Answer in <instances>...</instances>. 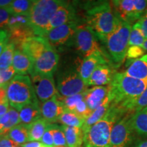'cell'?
I'll return each mask as SVG.
<instances>
[{
	"mask_svg": "<svg viewBox=\"0 0 147 147\" xmlns=\"http://www.w3.org/2000/svg\"><path fill=\"white\" fill-rule=\"evenodd\" d=\"M9 102L8 101H4V102H0V116L2 117L6 114L9 110Z\"/></svg>",
	"mask_w": 147,
	"mask_h": 147,
	"instance_id": "bcb514c9",
	"label": "cell"
},
{
	"mask_svg": "<svg viewBox=\"0 0 147 147\" xmlns=\"http://www.w3.org/2000/svg\"><path fill=\"white\" fill-rule=\"evenodd\" d=\"M142 29L145 38L147 39V10L139 21H137Z\"/></svg>",
	"mask_w": 147,
	"mask_h": 147,
	"instance_id": "ee69618b",
	"label": "cell"
},
{
	"mask_svg": "<svg viewBox=\"0 0 147 147\" xmlns=\"http://www.w3.org/2000/svg\"><path fill=\"white\" fill-rule=\"evenodd\" d=\"M84 121L85 119H82L75 113L65 109L63 114L59 119L58 122H59L63 125L82 128Z\"/></svg>",
	"mask_w": 147,
	"mask_h": 147,
	"instance_id": "f546056e",
	"label": "cell"
},
{
	"mask_svg": "<svg viewBox=\"0 0 147 147\" xmlns=\"http://www.w3.org/2000/svg\"><path fill=\"white\" fill-rule=\"evenodd\" d=\"M12 14L7 9L0 8V29L8 27Z\"/></svg>",
	"mask_w": 147,
	"mask_h": 147,
	"instance_id": "b9f144b4",
	"label": "cell"
},
{
	"mask_svg": "<svg viewBox=\"0 0 147 147\" xmlns=\"http://www.w3.org/2000/svg\"><path fill=\"white\" fill-rule=\"evenodd\" d=\"M49 124L43 118H40L28 125L29 142L41 140Z\"/></svg>",
	"mask_w": 147,
	"mask_h": 147,
	"instance_id": "83f0119b",
	"label": "cell"
},
{
	"mask_svg": "<svg viewBox=\"0 0 147 147\" xmlns=\"http://www.w3.org/2000/svg\"><path fill=\"white\" fill-rule=\"evenodd\" d=\"M9 42L8 31L5 29H0V55L4 50L5 47Z\"/></svg>",
	"mask_w": 147,
	"mask_h": 147,
	"instance_id": "7bdbcfd3",
	"label": "cell"
},
{
	"mask_svg": "<svg viewBox=\"0 0 147 147\" xmlns=\"http://www.w3.org/2000/svg\"><path fill=\"white\" fill-rule=\"evenodd\" d=\"M147 107V86L142 95L138 100L135 107H134V113L140 111Z\"/></svg>",
	"mask_w": 147,
	"mask_h": 147,
	"instance_id": "60d3db41",
	"label": "cell"
},
{
	"mask_svg": "<svg viewBox=\"0 0 147 147\" xmlns=\"http://www.w3.org/2000/svg\"><path fill=\"white\" fill-rule=\"evenodd\" d=\"M146 86V81L132 78L125 72H116L108 85L111 104L126 113H134L136 104Z\"/></svg>",
	"mask_w": 147,
	"mask_h": 147,
	"instance_id": "6da1fadb",
	"label": "cell"
},
{
	"mask_svg": "<svg viewBox=\"0 0 147 147\" xmlns=\"http://www.w3.org/2000/svg\"><path fill=\"white\" fill-rule=\"evenodd\" d=\"M78 22L76 10L71 3L63 1L51 18L47 29V33L51 29L69 23Z\"/></svg>",
	"mask_w": 147,
	"mask_h": 147,
	"instance_id": "4fadbf2b",
	"label": "cell"
},
{
	"mask_svg": "<svg viewBox=\"0 0 147 147\" xmlns=\"http://www.w3.org/2000/svg\"><path fill=\"white\" fill-rule=\"evenodd\" d=\"M41 142L47 147H55L53 142L52 129H51V124L49 123L47 129L44 134L43 136L41 139Z\"/></svg>",
	"mask_w": 147,
	"mask_h": 147,
	"instance_id": "ab89813d",
	"label": "cell"
},
{
	"mask_svg": "<svg viewBox=\"0 0 147 147\" xmlns=\"http://www.w3.org/2000/svg\"><path fill=\"white\" fill-rule=\"evenodd\" d=\"M40 108L42 118L50 124L58 122L59 119L65 110L63 104L58 99V94L42 103Z\"/></svg>",
	"mask_w": 147,
	"mask_h": 147,
	"instance_id": "2e32d148",
	"label": "cell"
},
{
	"mask_svg": "<svg viewBox=\"0 0 147 147\" xmlns=\"http://www.w3.org/2000/svg\"><path fill=\"white\" fill-rule=\"evenodd\" d=\"M15 51L16 47L14 44L8 42L0 55V69H5L12 66Z\"/></svg>",
	"mask_w": 147,
	"mask_h": 147,
	"instance_id": "1f68e13d",
	"label": "cell"
},
{
	"mask_svg": "<svg viewBox=\"0 0 147 147\" xmlns=\"http://www.w3.org/2000/svg\"><path fill=\"white\" fill-rule=\"evenodd\" d=\"M145 51L142 47H137V46H132L128 48L127 52L126 58L130 62L138 59L142 57L145 55Z\"/></svg>",
	"mask_w": 147,
	"mask_h": 147,
	"instance_id": "74e56055",
	"label": "cell"
},
{
	"mask_svg": "<svg viewBox=\"0 0 147 147\" xmlns=\"http://www.w3.org/2000/svg\"><path fill=\"white\" fill-rule=\"evenodd\" d=\"M108 86L93 87L84 92V100L88 107L92 112L102 104L108 95Z\"/></svg>",
	"mask_w": 147,
	"mask_h": 147,
	"instance_id": "d6986e66",
	"label": "cell"
},
{
	"mask_svg": "<svg viewBox=\"0 0 147 147\" xmlns=\"http://www.w3.org/2000/svg\"><path fill=\"white\" fill-rule=\"evenodd\" d=\"M131 125L136 136L147 138V110L143 109L133 114Z\"/></svg>",
	"mask_w": 147,
	"mask_h": 147,
	"instance_id": "d4e9b609",
	"label": "cell"
},
{
	"mask_svg": "<svg viewBox=\"0 0 147 147\" xmlns=\"http://www.w3.org/2000/svg\"><path fill=\"white\" fill-rule=\"evenodd\" d=\"M21 123L29 125L42 117L41 108L38 102L32 103L23 106L18 110Z\"/></svg>",
	"mask_w": 147,
	"mask_h": 147,
	"instance_id": "603a6c76",
	"label": "cell"
},
{
	"mask_svg": "<svg viewBox=\"0 0 147 147\" xmlns=\"http://www.w3.org/2000/svg\"><path fill=\"white\" fill-rule=\"evenodd\" d=\"M29 26L28 16L25 15H19V14H12L9 21L8 28H14V27Z\"/></svg>",
	"mask_w": 147,
	"mask_h": 147,
	"instance_id": "8d00e7d4",
	"label": "cell"
},
{
	"mask_svg": "<svg viewBox=\"0 0 147 147\" xmlns=\"http://www.w3.org/2000/svg\"><path fill=\"white\" fill-rule=\"evenodd\" d=\"M22 147H47L45 144H43L41 142L39 141H32V142H28L25 144H23Z\"/></svg>",
	"mask_w": 147,
	"mask_h": 147,
	"instance_id": "7dc6e473",
	"label": "cell"
},
{
	"mask_svg": "<svg viewBox=\"0 0 147 147\" xmlns=\"http://www.w3.org/2000/svg\"><path fill=\"white\" fill-rule=\"evenodd\" d=\"M10 147H22V146H19V145L15 144V145H14V146H10Z\"/></svg>",
	"mask_w": 147,
	"mask_h": 147,
	"instance_id": "db71d44e",
	"label": "cell"
},
{
	"mask_svg": "<svg viewBox=\"0 0 147 147\" xmlns=\"http://www.w3.org/2000/svg\"><path fill=\"white\" fill-rule=\"evenodd\" d=\"M34 61L28 55L21 50L16 49L12 65L18 75L27 76L34 69Z\"/></svg>",
	"mask_w": 147,
	"mask_h": 147,
	"instance_id": "ffe728a7",
	"label": "cell"
},
{
	"mask_svg": "<svg viewBox=\"0 0 147 147\" xmlns=\"http://www.w3.org/2000/svg\"><path fill=\"white\" fill-rule=\"evenodd\" d=\"M146 40L139 23L136 22L131 27L129 36V47H132V46L142 47Z\"/></svg>",
	"mask_w": 147,
	"mask_h": 147,
	"instance_id": "d6a6232c",
	"label": "cell"
},
{
	"mask_svg": "<svg viewBox=\"0 0 147 147\" xmlns=\"http://www.w3.org/2000/svg\"><path fill=\"white\" fill-rule=\"evenodd\" d=\"M74 113L80 116L82 119H87L91 115L92 111L88 107L85 100H82L77 104L76 108L74 110Z\"/></svg>",
	"mask_w": 147,
	"mask_h": 147,
	"instance_id": "f35d334b",
	"label": "cell"
},
{
	"mask_svg": "<svg viewBox=\"0 0 147 147\" xmlns=\"http://www.w3.org/2000/svg\"><path fill=\"white\" fill-rule=\"evenodd\" d=\"M30 75L33 87L40 102H45L58 94L53 74H46L32 70Z\"/></svg>",
	"mask_w": 147,
	"mask_h": 147,
	"instance_id": "30bf717a",
	"label": "cell"
},
{
	"mask_svg": "<svg viewBox=\"0 0 147 147\" xmlns=\"http://www.w3.org/2000/svg\"><path fill=\"white\" fill-rule=\"evenodd\" d=\"M33 3H34V1L15 0V1H12V4L8 10L10 11L12 14L28 16Z\"/></svg>",
	"mask_w": 147,
	"mask_h": 147,
	"instance_id": "4dcf8cb0",
	"label": "cell"
},
{
	"mask_svg": "<svg viewBox=\"0 0 147 147\" xmlns=\"http://www.w3.org/2000/svg\"><path fill=\"white\" fill-rule=\"evenodd\" d=\"M86 25L103 42L115 29L117 16L111 3L107 1H91L84 3Z\"/></svg>",
	"mask_w": 147,
	"mask_h": 147,
	"instance_id": "7a4b0ae2",
	"label": "cell"
},
{
	"mask_svg": "<svg viewBox=\"0 0 147 147\" xmlns=\"http://www.w3.org/2000/svg\"><path fill=\"white\" fill-rule=\"evenodd\" d=\"M144 110H147V107H146V108H144Z\"/></svg>",
	"mask_w": 147,
	"mask_h": 147,
	"instance_id": "6f0895ef",
	"label": "cell"
},
{
	"mask_svg": "<svg viewBox=\"0 0 147 147\" xmlns=\"http://www.w3.org/2000/svg\"><path fill=\"white\" fill-rule=\"evenodd\" d=\"M3 136H4V135H1V134H0V140H1V138Z\"/></svg>",
	"mask_w": 147,
	"mask_h": 147,
	"instance_id": "11a10c76",
	"label": "cell"
},
{
	"mask_svg": "<svg viewBox=\"0 0 147 147\" xmlns=\"http://www.w3.org/2000/svg\"><path fill=\"white\" fill-rule=\"evenodd\" d=\"M59 57L52 46L34 61L33 70L46 74H53L57 68Z\"/></svg>",
	"mask_w": 147,
	"mask_h": 147,
	"instance_id": "5bb4252c",
	"label": "cell"
},
{
	"mask_svg": "<svg viewBox=\"0 0 147 147\" xmlns=\"http://www.w3.org/2000/svg\"><path fill=\"white\" fill-rule=\"evenodd\" d=\"M55 147H67V146H55Z\"/></svg>",
	"mask_w": 147,
	"mask_h": 147,
	"instance_id": "9f6ffc18",
	"label": "cell"
},
{
	"mask_svg": "<svg viewBox=\"0 0 147 147\" xmlns=\"http://www.w3.org/2000/svg\"><path fill=\"white\" fill-rule=\"evenodd\" d=\"M65 134L67 147H81L84 140L82 128L61 125Z\"/></svg>",
	"mask_w": 147,
	"mask_h": 147,
	"instance_id": "4316f807",
	"label": "cell"
},
{
	"mask_svg": "<svg viewBox=\"0 0 147 147\" xmlns=\"http://www.w3.org/2000/svg\"><path fill=\"white\" fill-rule=\"evenodd\" d=\"M58 99L63 104L65 109L74 112L77 104L81 100H84V92L69 97H63L58 94Z\"/></svg>",
	"mask_w": 147,
	"mask_h": 147,
	"instance_id": "836d02e7",
	"label": "cell"
},
{
	"mask_svg": "<svg viewBox=\"0 0 147 147\" xmlns=\"http://www.w3.org/2000/svg\"><path fill=\"white\" fill-rule=\"evenodd\" d=\"M133 114H126L115 124L110 135L109 147H131L134 144L137 136L131 125Z\"/></svg>",
	"mask_w": 147,
	"mask_h": 147,
	"instance_id": "ba28073f",
	"label": "cell"
},
{
	"mask_svg": "<svg viewBox=\"0 0 147 147\" xmlns=\"http://www.w3.org/2000/svg\"><path fill=\"white\" fill-rule=\"evenodd\" d=\"M74 40L77 51L83 55L84 58L100 53L105 55L110 61L109 56L101 48L96 34L87 25H79L77 27Z\"/></svg>",
	"mask_w": 147,
	"mask_h": 147,
	"instance_id": "52a82bcc",
	"label": "cell"
},
{
	"mask_svg": "<svg viewBox=\"0 0 147 147\" xmlns=\"http://www.w3.org/2000/svg\"><path fill=\"white\" fill-rule=\"evenodd\" d=\"M1 117H1V116H0V134H1Z\"/></svg>",
	"mask_w": 147,
	"mask_h": 147,
	"instance_id": "f5cc1de1",
	"label": "cell"
},
{
	"mask_svg": "<svg viewBox=\"0 0 147 147\" xmlns=\"http://www.w3.org/2000/svg\"><path fill=\"white\" fill-rule=\"evenodd\" d=\"M6 95L11 107L17 110L28 104L38 102L32 80L27 75L14 76L7 86Z\"/></svg>",
	"mask_w": 147,
	"mask_h": 147,
	"instance_id": "8992f818",
	"label": "cell"
},
{
	"mask_svg": "<svg viewBox=\"0 0 147 147\" xmlns=\"http://www.w3.org/2000/svg\"><path fill=\"white\" fill-rule=\"evenodd\" d=\"M51 47L47 38L41 36H32L22 44L21 49L34 61Z\"/></svg>",
	"mask_w": 147,
	"mask_h": 147,
	"instance_id": "9a60e30c",
	"label": "cell"
},
{
	"mask_svg": "<svg viewBox=\"0 0 147 147\" xmlns=\"http://www.w3.org/2000/svg\"><path fill=\"white\" fill-rule=\"evenodd\" d=\"M9 42L14 44L16 49H21L22 44L27 38L34 36V33L29 26L14 27L8 29Z\"/></svg>",
	"mask_w": 147,
	"mask_h": 147,
	"instance_id": "cb8c5ba5",
	"label": "cell"
},
{
	"mask_svg": "<svg viewBox=\"0 0 147 147\" xmlns=\"http://www.w3.org/2000/svg\"><path fill=\"white\" fill-rule=\"evenodd\" d=\"M6 87H0V102L8 101L6 95Z\"/></svg>",
	"mask_w": 147,
	"mask_h": 147,
	"instance_id": "c3c4849f",
	"label": "cell"
},
{
	"mask_svg": "<svg viewBox=\"0 0 147 147\" xmlns=\"http://www.w3.org/2000/svg\"><path fill=\"white\" fill-rule=\"evenodd\" d=\"M142 47L143 48V49L147 52V39L146 40V41L144 42V43L143 44V45L142 46Z\"/></svg>",
	"mask_w": 147,
	"mask_h": 147,
	"instance_id": "816d5d0a",
	"label": "cell"
},
{
	"mask_svg": "<svg viewBox=\"0 0 147 147\" xmlns=\"http://www.w3.org/2000/svg\"><path fill=\"white\" fill-rule=\"evenodd\" d=\"M88 87L77 69H67L57 76V90L63 97H69L84 93L88 89Z\"/></svg>",
	"mask_w": 147,
	"mask_h": 147,
	"instance_id": "9c48e42d",
	"label": "cell"
},
{
	"mask_svg": "<svg viewBox=\"0 0 147 147\" xmlns=\"http://www.w3.org/2000/svg\"><path fill=\"white\" fill-rule=\"evenodd\" d=\"M16 144L9 138L8 135H4L0 140V147H10Z\"/></svg>",
	"mask_w": 147,
	"mask_h": 147,
	"instance_id": "f6af8a7d",
	"label": "cell"
},
{
	"mask_svg": "<svg viewBox=\"0 0 147 147\" xmlns=\"http://www.w3.org/2000/svg\"><path fill=\"white\" fill-rule=\"evenodd\" d=\"M21 124L19 112L15 108L10 106L6 114L2 116L1 119V135H7L8 132L14 127Z\"/></svg>",
	"mask_w": 147,
	"mask_h": 147,
	"instance_id": "484cf974",
	"label": "cell"
},
{
	"mask_svg": "<svg viewBox=\"0 0 147 147\" xmlns=\"http://www.w3.org/2000/svg\"><path fill=\"white\" fill-rule=\"evenodd\" d=\"M78 25V22H74L57 27L49 31L45 38L53 48L63 46L74 38Z\"/></svg>",
	"mask_w": 147,
	"mask_h": 147,
	"instance_id": "8fae6325",
	"label": "cell"
},
{
	"mask_svg": "<svg viewBox=\"0 0 147 147\" xmlns=\"http://www.w3.org/2000/svg\"><path fill=\"white\" fill-rule=\"evenodd\" d=\"M115 74V68L110 64L99 65L90 77L87 85L93 87L109 85Z\"/></svg>",
	"mask_w": 147,
	"mask_h": 147,
	"instance_id": "ac0fdd59",
	"label": "cell"
},
{
	"mask_svg": "<svg viewBox=\"0 0 147 147\" xmlns=\"http://www.w3.org/2000/svg\"><path fill=\"white\" fill-rule=\"evenodd\" d=\"M126 114L124 110L111 104L105 116L84 135L83 147H109L113 127Z\"/></svg>",
	"mask_w": 147,
	"mask_h": 147,
	"instance_id": "3957f363",
	"label": "cell"
},
{
	"mask_svg": "<svg viewBox=\"0 0 147 147\" xmlns=\"http://www.w3.org/2000/svg\"><path fill=\"white\" fill-rule=\"evenodd\" d=\"M12 1H10V0H0V8L8 10L12 4Z\"/></svg>",
	"mask_w": 147,
	"mask_h": 147,
	"instance_id": "681fc988",
	"label": "cell"
},
{
	"mask_svg": "<svg viewBox=\"0 0 147 147\" xmlns=\"http://www.w3.org/2000/svg\"><path fill=\"white\" fill-rule=\"evenodd\" d=\"M112 104L111 97L108 95V96L105 99V100L98 108H96L94 111L92 112L91 115L87 119H85L83 126H82V129L83 131L84 135L89 131V129L93 125L100 121L103 117L105 116L107 111L109 109Z\"/></svg>",
	"mask_w": 147,
	"mask_h": 147,
	"instance_id": "44dd1931",
	"label": "cell"
},
{
	"mask_svg": "<svg viewBox=\"0 0 147 147\" xmlns=\"http://www.w3.org/2000/svg\"><path fill=\"white\" fill-rule=\"evenodd\" d=\"M124 72L132 78L147 82V53L142 57L130 62Z\"/></svg>",
	"mask_w": 147,
	"mask_h": 147,
	"instance_id": "7402d4cb",
	"label": "cell"
},
{
	"mask_svg": "<svg viewBox=\"0 0 147 147\" xmlns=\"http://www.w3.org/2000/svg\"><path fill=\"white\" fill-rule=\"evenodd\" d=\"M131 27V24L118 16L114 30L102 42L106 46L110 60L117 67L123 63L126 58Z\"/></svg>",
	"mask_w": 147,
	"mask_h": 147,
	"instance_id": "277c9868",
	"label": "cell"
},
{
	"mask_svg": "<svg viewBox=\"0 0 147 147\" xmlns=\"http://www.w3.org/2000/svg\"><path fill=\"white\" fill-rule=\"evenodd\" d=\"M15 73L16 71L12 65L5 69H0V87H7L14 77Z\"/></svg>",
	"mask_w": 147,
	"mask_h": 147,
	"instance_id": "d590c367",
	"label": "cell"
},
{
	"mask_svg": "<svg viewBox=\"0 0 147 147\" xmlns=\"http://www.w3.org/2000/svg\"><path fill=\"white\" fill-rule=\"evenodd\" d=\"M115 14L123 21L134 24L138 21L136 14L134 0H115L111 1Z\"/></svg>",
	"mask_w": 147,
	"mask_h": 147,
	"instance_id": "e0dca14e",
	"label": "cell"
},
{
	"mask_svg": "<svg viewBox=\"0 0 147 147\" xmlns=\"http://www.w3.org/2000/svg\"><path fill=\"white\" fill-rule=\"evenodd\" d=\"M110 61L109 59L106 57L105 55L96 53V54L91 55L87 57H84L83 59L80 61L77 71H78L82 80L87 84L90 77L91 76L92 74L95 70V69L99 65H102V64L111 65L109 63Z\"/></svg>",
	"mask_w": 147,
	"mask_h": 147,
	"instance_id": "7c38bea8",
	"label": "cell"
},
{
	"mask_svg": "<svg viewBox=\"0 0 147 147\" xmlns=\"http://www.w3.org/2000/svg\"><path fill=\"white\" fill-rule=\"evenodd\" d=\"M51 129H52L53 142H54L55 146H67L65 134H64L62 126H59L58 125L55 123L51 124Z\"/></svg>",
	"mask_w": 147,
	"mask_h": 147,
	"instance_id": "e575fe53",
	"label": "cell"
},
{
	"mask_svg": "<svg viewBox=\"0 0 147 147\" xmlns=\"http://www.w3.org/2000/svg\"><path fill=\"white\" fill-rule=\"evenodd\" d=\"M63 1L37 0L34 1L28 14L29 26L36 36L45 37L53 14Z\"/></svg>",
	"mask_w": 147,
	"mask_h": 147,
	"instance_id": "5b68a950",
	"label": "cell"
},
{
	"mask_svg": "<svg viewBox=\"0 0 147 147\" xmlns=\"http://www.w3.org/2000/svg\"><path fill=\"white\" fill-rule=\"evenodd\" d=\"M131 147H147V140L136 141Z\"/></svg>",
	"mask_w": 147,
	"mask_h": 147,
	"instance_id": "f907efd6",
	"label": "cell"
},
{
	"mask_svg": "<svg viewBox=\"0 0 147 147\" xmlns=\"http://www.w3.org/2000/svg\"><path fill=\"white\" fill-rule=\"evenodd\" d=\"M9 138L17 145H23L29 142L28 125L19 124L12 129L7 134Z\"/></svg>",
	"mask_w": 147,
	"mask_h": 147,
	"instance_id": "f1b7e54d",
	"label": "cell"
}]
</instances>
